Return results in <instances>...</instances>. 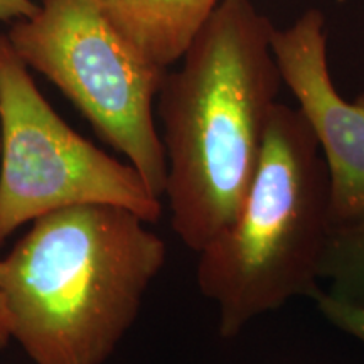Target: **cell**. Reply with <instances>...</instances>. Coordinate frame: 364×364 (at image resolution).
I'll list each match as a JSON object with an SVG mask.
<instances>
[{
    "mask_svg": "<svg viewBox=\"0 0 364 364\" xmlns=\"http://www.w3.org/2000/svg\"><path fill=\"white\" fill-rule=\"evenodd\" d=\"M275 27L250 0H221L159 91L171 225L199 253L238 215L282 76Z\"/></svg>",
    "mask_w": 364,
    "mask_h": 364,
    "instance_id": "obj_1",
    "label": "cell"
},
{
    "mask_svg": "<svg viewBox=\"0 0 364 364\" xmlns=\"http://www.w3.org/2000/svg\"><path fill=\"white\" fill-rule=\"evenodd\" d=\"M135 213L81 204L33 221L0 258L11 339L34 364H105L166 265V241Z\"/></svg>",
    "mask_w": 364,
    "mask_h": 364,
    "instance_id": "obj_2",
    "label": "cell"
},
{
    "mask_svg": "<svg viewBox=\"0 0 364 364\" xmlns=\"http://www.w3.org/2000/svg\"><path fill=\"white\" fill-rule=\"evenodd\" d=\"M331 221L329 174L302 113L277 102L238 215L199 252L196 280L233 339L294 297H316Z\"/></svg>",
    "mask_w": 364,
    "mask_h": 364,
    "instance_id": "obj_3",
    "label": "cell"
},
{
    "mask_svg": "<svg viewBox=\"0 0 364 364\" xmlns=\"http://www.w3.org/2000/svg\"><path fill=\"white\" fill-rule=\"evenodd\" d=\"M6 36L21 61L51 81L162 198L167 161L154 102L169 70L145 58L93 0H41Z\"/></svg>",
    "mask_w": 364,
    "mask_h": 364,
    "instance_id": "obj_4",
    "label": "cell"
},
{
    "mask_svg": "<svg viewBox=\"0 0 364 364\" xmlns=\"http://www.w3.org/2000/svg\"><path fill=\"white\" fill-rule=\"evenodd\" d=\"M0 247L26 223L81 204L125 208L145 223L161 218V198L135 167L58 115L9 39L0 54Z\"/></svg>",
    "mask_w": 364,
    "mask_h": 364,
    "instance_id": "obj_5",
    "label": "cell"
},
{
    "mask_svg": "<svg viewBox=\"0 0 364 364\" xmlns=\"http://www.w3.org/2000/svg\"><path fill=\"white\" fill-rule=\"evenodd\" d=\"M324 24L321 12L307 11L289 29H273L272 49L282 83L324 154L332 225H343L364 218V95L351 103L336 90Z\"/></svg>",
    "mask_w": 364,
    "mask_h": 364,
    "instance_id": "obj_6",
    "label": "cell"
},
{
    "mask_svg": "<svg viewBox=\"0 0 364 364\" xmlns=\"http://www.w3.org/2000/svg\"><path fill=\"white\" fill-rule=\"evenodd\" d=\"M108 21L150 59L179 63L221 0H93Z\"/></svg>",
    "mask_w": 364,
    "mask_h": 364,
    "instance_id": "obj_7",
    "label": "cell"
},
{
    "mask_svg": "<svg viewBox=\"0 0 364 364\" xmlns=\"http://www.w3.org/2000/svg\"><path fill=\"white\" fill-rule=\"evenodd\" d=\"M318 279L329 280L332 297L364 307V218L331 226Z\"/></svg>",
    "mask_w": 364,
    "mask_h": 364,
    "instance_id": "obj_8",
    "label": "cell"
},
{
    "mask_svg": "<svg viewBox=\"0 0 364 364\" xmlns=\"http://www.w3.org/2000/svg\"><path fill=\"white\" fill-rule=\"evenodd\" d=\"M314 300L317 302L318 311L331 322L336 329L356 338L364 346V307L356 304L344 302L332 297L327 292L316 294Z\"/></svg>",
    "mask_w": 364,
    "mask_h": 364,
    "instance_id": "obj_9",
    "label": "cell"
},
{
    "mask_svg": "<svg viewBox=\"0 0 364 364\" xmlns=\"http://www.w3.org/2000/svg\"><path fill=\"white\" fill-rule=\"evenodd\" d=\"M39 4L34 0H0V21L16 22L29 19L38 12Z\"/></svg>",
    "mask_w": 364,
    "mask_h": 364,
    "instance_id": "obj_10",
    "label": "cell"
},
{
    "mask_svg": "<svg viewBox=\"0 0 364 364\" xmlns=\"http://www.w3.org/2000/svg\"><path fill=\"white\" fill-rule=\"evenodd\" d=\"M11 341V326H9L6 309H4L2 297H0V348L7 346Z\"/></svg>",
    "mask_w": 364,
    "mask_h": 364,
    "instance_id": "obj_11",
    "label": "cell"
},
{
    "mask_svg": "<svg viewBox=\"0 0 364 364\" xmlns=\"http://www.w3.org/2000/svg\"><path fill=\"white\" fill-rule=\"evenodd\" d=\"M6 43H7L6 36H0V54H2V49L4 46H6ZM0 149H2V134H0Z\"/></svg>",
    "mask_w": 364,
    "mask_h": 364,
    "instance_id": "obj_12",
    "label": "cell"
}]
</instances>
